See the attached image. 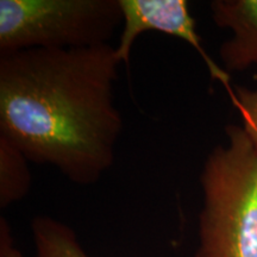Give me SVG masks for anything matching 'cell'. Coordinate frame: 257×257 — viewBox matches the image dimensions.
<instances>
[{"mask_svg":"<svg viewBox=\"0 0 257 257\" xmlns=\"http://www.w3.org/2000/svg\"><path fill=\"white\" fill-rule=\"evenodd\" d=\"M229 98L240 115V126L257 147V87L233 86V92Z\"/></svg>","mask_w":257,"mask_h":257,"instance_id":"obj_8","label":"cell"},{"mask_svg":"<svg viewBox=\"0 0 257 257\" xmlns=\"http://www.w3.org/2000/svg\"><path fill=\"white\" fill-rule=\"evenodd\" d=\"M27 156L0 136V207L22 200L31 188V172Z\"/></svg>","mask_w":257,"mask_h":257,"instance_id":"obj_6","label":"cell"},{"mask_svg":"<svg viewBox=\"0 0 257 257\" xmlns=\"http://www.w3.org/2000/svg\"><path fill=\"white\" fill-rule=\"evenodd\" d=\"M200 174L202 208L195 257H257V147L240 125L225 127Z\"/></svg>","mask_w":257,"mask_h":257,"instance_id":"obj_2","label":"cell"},{"mask_svg":"<svg viewBox=\"0 0 257 257\" xmlns=\"http://www.w3.org/2000/svg\"><path fill=\"white\" fill-rule=\"evenodd\" d=\"M120 63L111 44L0 54V136L74 184L98 182L123 131Z\"/></svg>","mask_w":257,"mask_h":257,"instance_id":"obj_1","label":"cell"},{"mask_svg":"<svg viewBox=\"0 0 257 257\" xmlns=\"http://www.w3.org/2000/svg\"><path fill=\"white\" fill-rule=\"evenodd\" d=\"M0 257H24L15 245L11 230L5 218H0Z\"/></svg>","mask_w":257,"mask_h":257,"instance_id":"obj_9","label":"cell"},{"mask_svg":"<svg viewBox=\"0 0 257 257\" xmlns=\"http://www.w3.org/2000/svg\"><path fill=\"white\" fill-rule=\"evenodd\" d=\"M123 11V29L115 47L121 63H128L135 41L147 31H156L180 38L201 57L211 78L220 82L229 96L233 92L230 74L208 55L197 31V23L186 0H119Z\"/></svg>","mask_w":257,"mask_h":257,"instance_id":"obj_4","label":"cell"},{"mask_svg":"<svg viewBox=\"0 0 257 257\" xmlns=\"http://www.w3.org/2000/svg\"><path fill=\"white\" fill-rule=\"evenodd\" d=\"M210 9L214 24L232 34L219 49L224 69L230 74L257 66V0H214Z\"/></svg>","mask_w":257,"mask_h":257,"instance_id":"obj_5","label":"cell"},{"mask_svg":"<svg viewBox=\"0 0 257 257\" xmlns=\"http://www.w3.org/2000/svg\"><path fill=\"white\" fill-rule=\"evenodd\" d=\"M119 0H0V54L110 44Z\"/></svg>","mask_w":257,"mask_h":257,"instance_id":"obj_3","label":"cell"},{"mask_svg":"<svg viewBox=\"0 0 257 257\" xmlns=\"http://www.w3.org/2000/svg\"><path fill=\"white\" fill-rule=\"evenodd\" d=\"M31 232L37 257H89L72 227L54 218L36 217Z\"/></svg>","mask_w":257,"mask_h":257,"instance_id":"obj_7","label":"cell"}]
</instances>
